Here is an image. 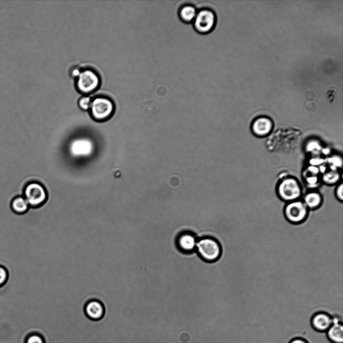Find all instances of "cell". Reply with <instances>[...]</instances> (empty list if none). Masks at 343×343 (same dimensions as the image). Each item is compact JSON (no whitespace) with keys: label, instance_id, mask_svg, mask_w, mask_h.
Instances as JSON below:
<instances>
[{"label":"cell","instance_id":"6da1fadb","mask_svg":"<svg viewBox=\"0 0 343 343\" xmlns=\"http://www.w3.org/2000/svg\"><path fill=\"white\" fill-rule=\"evenodd\" d=\"M196 250L207 262H215L220 258L222 247L218 241L212 237H204L198 240Z\"/></svg>","mask_w":343,"mask_h":343},{"label":"cell","instance_id":"7a4b0ae2","mask_svg":"<svg viewBox=\"0 0 343 343\" xmlns=\"http://www.w3.org/2000/svg\"><path fill=\"white\" fill-rule=\"evenodd\" d=\"M76 79L77 90L80 93L85 95L96 91L101 83L98 73L90 68L81 70L80 75Z\"/></svg>","mask_w":343,"mask_h":343},{"label":"cell","instance_id":"3957f363","mask_svg":"<svg viewBox=\"0 0 343 343\" xmlns=\"http://www.w3.org/2000/svg\"><path fill=\"white\" fill-rule=\"evenodd\" d=\"M309 211L304 203L298 200L289 202L285 206L284 215L290 223L300 224L306 220Z\"/></svg>","mask_w":343,"mask_h":343},{"label":"cell","instance_id":"277c9868","mask_svg":"<svg viewBox=\"0 0 343 343\" xmlns=\"http://www.w3.org/2000/svg\"><path fill=\"white\" fill-rule=\"evenodd\" d=\"M90 110L95 119L98 121L104 120L112 114L114 110V105L112 100L109 98L97 96L92 99Z\"/></svg>","mask_w":343,"mask_h":343},{"label":"cell","instance_id":"5b68a950","mask_svg":"<svg viewBox=\"0 0 343 343\" xmlns=\"http://www.w3.org/2000/svg\"><path fill=\"white\" fill-rule=\"evenodd\" d=\"M278 194L283 201L289 203L299 200L302 195V189L297 180L289 178L279 185Z\"/></svg>","mask_w":343,"mask_h":343},{"label":"cell","instance_id":"8992f818","mask_svg":"<svg viewBox=\"0 0 343 343\" xmlns=\"http://www.w3.org/2000/svg\"><path fill=\"white\" fill-rule=\"evenodd\" d=\"M94 150L93 142L87 138H78L72 140L69 145L70 154L75 157H88Z\"/></svg>","mask_w":343,"mask_h":343},{"label":"cell","instance_id":"52a82bcc","mask_svg":"<svg viewBox=\"0 0 343 343\" xmlns=\"http://www.w3.org/2000/svg\"><path fill=\"white\" fill-rule=\"evenodd\" d=\"M24 195L28 205L32 207L41 205L46 199L45 189L36 183H31L26 187Z\"/></svg>","mask_w":343,"mask_h":343},{"label":"cell","instance_id":"ba28073f","mask_svg":"<svg viewBox=\"0 0 343 343\" xmlns=\"http://www.w3.org/2000/svg\"><path fill=\"white\" fill-rule=\"evenodd\" d=\"M215 24L214 13L208 10L200 11L195 19V26L202 33H207L212 30Z\"/></svg>","mask_w":343,"mask_h":343},{"label":"cell","instance_id":"9c48e42d","mask_svg":"<svg viewBox=\"0 0 343 343\" xmlns=\"http://www.w3.org/2000/svg\"><path fill=\"white\" fill-rule=\"evenodd\" d=\"M84 312L85 316L89 319L93 321H99L104 316L105 308L101 301L93 299L89 301L85 304Z\"/></svg>","mask_w":343,"mask_h":343},{"label":"cell","instance_id":"30bf717a","mask_svg":"<svg viewBox=\"0 0 343 343\" xmlns=\"http://www.w3.org/2000/svg\"><path fill=\"white\" fill-rule=\"evenodd\" d=\"M333 322V317L325 312L317 313L313 316L311 319V325L313 329L321 333H326Z\"/></svg>","mask_w":343,"mask_h":343},{"label":"cell","instance_id":"8fae6325","mask_svg":"<svg viewBox=\"0 0 343 343\" xmlns=\"http://www.w3.org/2000/svg\"><path fill=\"white\" fill-rule=\"evenodd\" d=\"M273 128V122L269 117L261 116L257 118L253 122L252 130L257 136H266L269 135Z\"/></svg>","mask_w":343,"mask_h":343},{"label":"cell","instance_id":"7c38bea8","mask_svg":"<svg viewBox=\"0 0 343 343\" xmlns=\"http://www.w3.org/2000/svg\"><path fill=\"white\" fill-rule=\"evenodd\" d=\"M198 240L194 234L185 232L181 234L177 239L179 248L182 251L190 253L196 250Z\"/></svg>","mask_w":343,"mask_h":343},{"label":"cell","instance_id":"4fadbf2b","mask_svg":"<svg viewBox=\"0 0 343 343\" xmlns=\"http://www.w3.org/2000/svg\"><path fill=\"white\" fill-rule=\"evenodd\" d=\"M333 318V324L326 332L327 337L332 343H343V320L338 318Z\"/></svg>","mask_w":343,"mask_h":343},{"label":"cell","instance_id":"5bb4252c","mask_svg":"<svg viewBox=\"0 0 343 343\" xmlns=\"http://www.w3.org/2000/svg\"><path fill=\"white\" fill-rule=\"evenodd\" d=\"M303 202L309 210L314 211L321 207L322 204V198L319 193L312 192L306 195Z\"/></svg>","mask_w":343,"mask_h":343},{"label":"cell","instance_id":"9a60e30c","mask_svg":"<svg viewBox=\"0 0 343 343\" xmlns=\"http://www.w3.org/2000/svg\"><path fill=\"white\" fill-rule=\"evenodd\" d=\"M11 208L12 211L17 214H24L29 209L26 199L22 197L15 198L11 203Z\"/></svg>","mask_w":343,"mask_h":343},{"label":"cell","instance_id":"2e32d148","mask_svg":"<svg viewBox=\"0 0 343 343\" xmlns=\"http://www.w3.org/2000/svg\"><path fill=\"white\" fill-rule=\"evenodd\" d=\"M180 15L183 20L190 22L195 20L197 16V12L194 7L187 6L182 8Z\"/></svg>","mask_w":343,"mask_h":343},{"label":"cell","instance_id":"e0dca14e","mask_svg":"<svg viewBox=\"0 0 343 343\" xmlns=\"http://www.w3.org/2000/svg\"><path fill=\"white\" fill-rule=\"evenodd\" d=\"M324 174L323 180L328 185H333L337 183L340 178V174L337 171L331 170Z\"/></svg>","mask_w":343,"mask_h":343},{"label":"cell","instance_id":"ac0fdd59","mask_svg":"<svg viewBox=\"0 0 343 343\" xmlns=\"http://www.w3.org/2000/svg\"><path fill=\"white\" fill-rule=\"evenodd\" d=\"M24 343H45V341L41 334L33 333L26 337Z\"/></svg>","mask_w":343,"mask_h":343},{"label":"cell","instance_id":"d6986e66","mask_svg":"<svg viewBox=\"0 0 343 343\" xmlns=\"http://www.w3.org/2000/svg\"><path fill=\"white\" fill-rule=\"evenodd\" d=\"M92 102V98L88 96L81 97L78 101V106L83 110L90 109Z\"/></svg>","mask_w":343,"mask_h":343},{"label":"cell","instance_id":"ffe728a7","mask_svg":"<svg viewBox=\"0 0 343 343\" xmlns=\"http://www.w3.org/2000/svg\"><path fill=\"white\" fill-rule=\"evenodd\" d=\"M307 149L309 152H317L321 149V146L319 142L312 141L308 144Z\"/></svg>","mask_w":343,"mask_h":343},{"label":"cell","instance_id":"44dd1931","mask_svg":"<svg viewBox=\"0 0 343 343\" xmlns=\"http://www.w3.org/2000/svg\"><path fill=\"white\" fill-rule=\"evenodd\" d=\"M8 278V273L6 269L2 267H0V287L3 286L6 282Z\"/></svg>","mask_w":343,"mask_h":343},{"label":"cell","instance_id":"7402d4cb","mask_svg":"<svg viewBox=\"0 0 343 343\" xmlns=\"http://www.w3.org/2000/svg\"><path fill=\"white\" fill-rule=\"evenodd\" d=\"M328 161L332 166L336 167V168L341 166L342 164V159L338 156H334L330 158L329 159Z\"/></svg>","mask_w":343,"mask_h":343},{"label":"cell","instance_id":"603a6c76","mask_svg":"<svg viewBox=\"0 0 343 343\" xmlns=\"http://www.w3.org/2000/svg\"><path fill=\"white\" fill-rule=\"evenodd\" d=\"M307 170H308V172L311 174L313 176H316L320 173L319 168L314 165L309 166Z\"/></svg>","mask_w":343,"mask_h":343},{"label":"cell","instance_id":"cb8c5ba5","mask_svg":"<svg viewBox=\"0 0 343 343\" xmlns=\"http://www.w3.org/2000/svg\"><path fill=\"white\" fill-rule=\"evenodd\" d=\"M343 184H341L339 186L337 189L336 191V195L337 196L338 198V199L341 201L342 202L343 200Z\"/></svg>","mask_w":343,"mask_h":343},{"label":"cell","instance_id":"d4e9b609","mask_svg":"<svg viewBox=\"0 0 343 343\" xmlns=\"http://www.w3.org/2000/svg\"><path fill=\"white\" fill-rule=\"evenodd\" d=\"M81 71V70L79 68L74 67L71 69L70 74L72 77L76 79L80 75Z\"/></svg>","mask_w":343,"mask_h":343},{"label":"cell","instance_id":"484cf974","mask_svg":"<svg viewBox=\"0 0 343 343\" xmlns=\"http://www.w3.org/2000/svg\"><path fill=\"white\" fill-rule=\"evenodd\" d=\"M290 343H309V342L304 338H296L291 340Z\"/></svg>","mask_w":343,"mask_h":343},{"label":"cell","instance_id":"4316f807","mask_svg":"<svg viewBox=\"0 0 343 343\" xmlns=\"http://www.w3.org/2000/svg\"><path fill=\"white\" fill-rule=\"evenodd\" d=\"M306 180L308 184L313 185L317 184L318 178L317 176H313L312 177H308Z\"/></svg>","mask_w":343,"mask_h":343}]
</instances>
